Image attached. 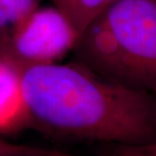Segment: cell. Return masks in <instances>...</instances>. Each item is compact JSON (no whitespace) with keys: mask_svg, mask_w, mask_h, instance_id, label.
<instances>
[{"mask_svg":"<svg viewBox=\"0 0 156 156\" xmlns=\"http://www.w3.org/2000/svg\"><path fill=\"white\" fill-rule=\"evenodd\" d=\"M32 127L65 142L141 144L156 140V94L128 88L81 65L21 70Z\"/></svg>","mask_w":156,"mask_h":156,"instance_id":"cell-1","label":"cell"},{"mask_svg":"<svg viewBox=\"0 0 156 156\" xmlns=\"http://www.w3.org/2000/svg\"><path fill=\"white\" fill-rule=\"evenodd\" d=\"M72 56L101 77L156 94V0H117L80 34Z\"/></svg>","mask_w":156,"mask_h":156,"instance_id":"cell-2","label":"cell"},{"mask_svg":"<svg viewBox=\"0 0 156 156\" xmlns=\"http://www.w3.org/2000/svg\"><path fill=\"white\" fill-rule=\"evenodd\" d=\"M79 35L54 5L39 6L0 46V57L20 70L58 63L72 53Z\"/></svg>","mask_w":156,"mask_h":156,"instance_id":"cell-3","label":"cell"},{"mask_svg":"<svg viewBox=\"0 0 156 156\" xmlns=\"http://www.w3.org/2000/svg\"><path fill=\"white\" fill-rule=\"evenodd\" d=\"M32 127L23 86L21 70L0 57V135Z\"/></svg>","mask_w":156,"mask_h":156,"instance_id":"cell-4","label":"cell"},{"mask_svg":"<svg viewBox=\"0 0 156 156\" xmlns=\"http://www.w3.org/2000/svg\"><path fill=\"white\" fill-rule=\"evenodd\" d=\"M70 21L78 35L117 0H50Z\"/></svg>","mask_w":156,"mask_h":156,"instance_id":"cell-5","label":"cell"},{"mask_svg":"<svg viewBox=\"0 0 156 156\" xmlns=\"http://www.w3.org/2000/svg\"><path fill=\"white\" fill-rule=\"evenodd\" d=\"M41 0H0V46L40 6Z\"/></svg>","mask_w":156,"mask_h":156,"instance_id":"cell-6","label":"cell"},{"mask_svg":"<svg viewBox=\"0 0 156 156\" xmlns=\"http://www.w3.org/2000/svg\"><path fill=\"white\" fill-rule=\"evenodd\" d=\"M93 156H156V140L141 144L104 145Z\"/></svg>","mask_w":156,"mask_h":156,"instance_id":"cell-7","label":"cell"},{"mask_svg":"<svg viewBox=\"0 0 156 156\" xmlns=\"http://www.w3.org/2000/svg\"><path fill=\"white\" fill-rule=\"evenodd\" d=\"M38 148L39 146L23 145L10 142L7 139H5L2 135H0V156H13L23 154L27 153V152L35 151Z\"/></svg>","mask_w":156,"mask_h":156,"instance_id":"cell-8","label":"cell"},{"mask_svg":"<svg viewBox=\"0 0 156 156\" xmlns=\"http://www.w3.org/2000/svg\"><path fill=\"white\" fill-rule=\"evenodd\" d=\"M13 156H78V155L56 148L39 147L35 151L27 152V153H23V154L13 155Z\"/></svg>","mask_w":156,"mask_h":156,"instance_id":"cell-9","label":"cell"}]
</instances>
